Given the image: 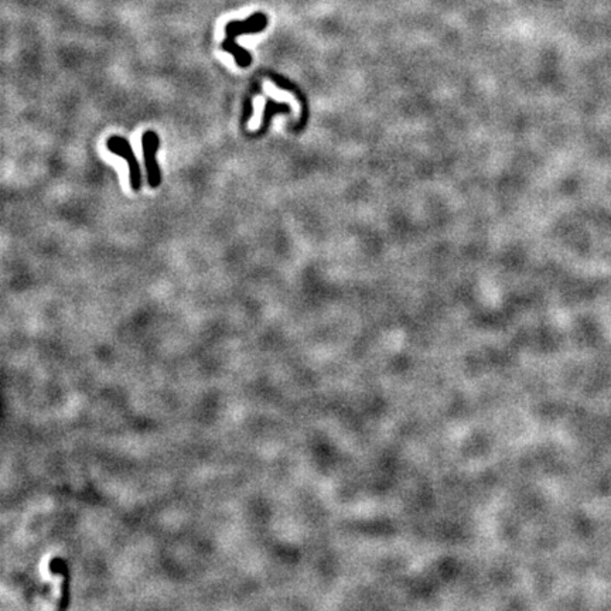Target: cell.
Returning <instances> with one entry per match:
<instances>
[{
    "instance_id": "cell-1",
    "label": "cell",
    "mask_w": 611,
    "mask_h": 611,
    "mask_svg": "<svg viewBox=\"0 0 611 611\" xmlns=\"http://www.w3.org/2000/svg\"><path fill=\"white\" fill-rule=\"evenodd\" d=\"M267 18L265 13L258 12L245 20H231L225 26V40L221 44L224 51H228L234 56L235 63L241 68H246L252 64V56L245 49L237 44V39L244 34H256L266 29Z\"/></svg>"
},
{
    "instance_id": "cell-2",
    "label": "cell",
    "mask_w": 611,
    "mask_h": 611,
    "mask_svg": "<svg viewBox=\"0 0 611 611\" xmlns=\"http://www.w3.org/2000/svg\"><path fill=\"white\" fill-rule=\"evenodd\" d=\"M160 139L156 132L147 130L141 136V147H143V159L144 168L147 173V182L151 189H156L162 183L160 168L156 162V151L159 150Z\"/></svg>"
},
{
    "instance_id": "cell-3",
    "label": "cell",
    "mask_w": 611,
    "mask_h": 611,
    "mask_svg": "<svg viewBox=\"0 0 611 611\" xmlns=\"http://www.w3.org/2000/svg\"><path fill=\"white\" fill-rule=\"evenodd\" d=\"M106 147L109 151L115 153V155L123 158L127 162L130 170V187L133 191H139L141 187V173L130 143L125 137L111 136L106 141Z\"/></svg>"
},
{
    "instance_id": "cell-4",
    "label": "cell",
    "mask_w": 611,
    "mask_h": 611,
    "mask_svg": "<svg viewBox=\"0 0 611 611\" xmlns=\"http://www.w3.org/2000/svg\"><path fill=\"white\" fill-rule=\"evenodd\" d=\"M279 111H289V106H287V105H277L275 101H270V99L266 102L265 115H263V127H262V130H259V133L263 132V130L267 127L270 115H273V113H276V112H279Z\"/></svg>"
}]
</instances>
